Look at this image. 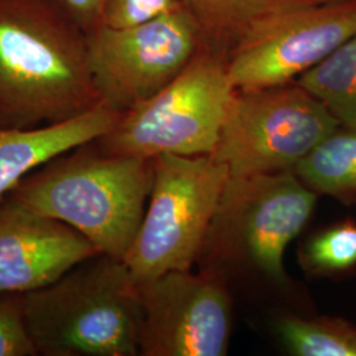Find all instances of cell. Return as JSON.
Wrapping results in <instances>:
<instances>
[{"label":"cell","instance_id":"obj_1","mask_svg":"<svg viewBox=\"0 0 356 356\" xmlns=\"http://www.w3.org/2000/svg\"><path fill=\"white\" fill-rule=\"evenodd\" d=\"M102 103L86 33L51 0H0V128L58 124Z\"/></svg>","mask_w":356,"mask_h":356},{"label":"cell","instance_id":"obj_2","mask_svg":"<svg viewBox=\"0 0 356 356\" xmlns=\"http://www.w3.org/2000/svg\"><path fill=\"white\" fill-rule=\"evenodd\" d=\"M153 176V159L101 152L90 141L38 166L7 195L123 260L140 229Z\"/></svg>","mask_w":356,"mask_h":356},{"label":"cell","instance_id":"obj_3","mask_svg":"<svg viewBox=\"0 0 356 356\" xmlns=\"http://www.w3.org/2000/svg\"><path fill=\"white\" fill-rule=\"evenodd\" d=\"M23 318L41 356L140 355L143 307L123 260L97 254L22 294Z\"/></svg>","mask_w":356,"mask_h":356},{"label":"cell","instance_id":"obj_4","mask_svg":"<svg viewBox=\"0 0 356 356\" xmlns=\"http://www.w3.org/2000/svg\"><path fill=\"white\" fill-rule=\"evenodd\" d=\"M153 163L149 206L123 259L136 285L191 269L229 178L227 165L211 156L164 153Z\"/></svg>","mask_w":356,"mask_h":356},{"label":"cell","instance_id":"obj_5","mask_svg":"<svg viewBox=\"0 0 356 356\" xmlns=\"http://www.w3.org/2000/svg\"><path fill=\"white\" fill-rule=\"evenodd\" d=\"M234 91L226 64L210 53L195 54L164 89L122 113L91 143L101 152L144 159L210 156Z\"/></svg>","mask_w":356,"mask_h":356},{"label":"cell","instance_id":"obj_6","mask_svg":"<svg viewBox=\"0 0 356 356\" xmlns=\"http://www.w3.org/2000/svg\"><path fill=\"white\" fill-rule=\"evenodd\" d=\"M316 201V191L292 169L229 176L201 254L284 284V254L305 227Z\"/></svg>","mask_w":356,"mask_h":356},{"label":"cell","instance_id":"obj_7","mask_svg":"<svg viewBox=\"0 0 356 356\" xmlns=\"http://www.w3.org/2000/svg\"><path fill=\"white\" fill-rule=\"evenodd\" d=\"M339 127L298 83L235 89L210 156L227 165L229 176L288 170Z\"/></svg>","mask_w":356,"mask_h":356},{"label":"cell","instance_id":"obj_8","mask_svg":"<svg viewBox=\"0 0 356 356\" xmlns=\"http://www.w3.org/2000/svg\"><path fill=\"white\" fill-rule=\"evenodd\" d=\"M201 26L182 6L136 26L86 33L91 74L103 102L119 113L149 99L195 56Z\"/></svg>","mask_w":356,"mask_h":356},{"label":"cell","instance_id":"obj_9","mask_svg":"<svg viewBox=\"0 0 356 356\" xmlns=\"http://www.w3.org/2000/svg\"><path fill=\"white\" fill-rule=\"evenodd\" d=\"M356 35V1L297 3L268 13L236 38L227 66L235 89L291 83Z\"/></svg>","mask_w":356,"mask_h":356},{"label":"cell","instance_id":"obj_10","mask_svg":"<svg viewBox=\"0 0 356 356\" xmlns=\"http://www.w3.org/2000/svg\"><path fill=\"white\" fill-rule=\"evenodd\" d=\"M141 307L140 355H226L231 301L214 269L172 270L138 285Z\"/></svg>","mask_w":356,"mask_h":356},{"label":"cell","instance_id":"obj_11","mask_svg":"<svg viewBox=\"0 0 356 356\" xmlns=\"http://www.w3.org/2000/svg\"><path fill=\"white\" fill-rule=\"evenodd\" d=\"M97 247L70 226L0 198V296L26 294L60 279Z\"/></svg>","mask_w":356,"mask_h":356},{"label":"cell","instance_id":"obj_12","mask_svg":"<svg viewBox=\"0 0 356 356\" xmlns=\"http://www.w3.org/2000/svg\"><path fill=\"white\" fill-rule=\"evenodd\" d=\"M120 114L102 103L58 124L33 129L0 128V198L38 166L107 134Z\"/></svg>","mask_w":356,"mask_h":356},{"label":"cell","instance_id":"obj_13","mask_svg":"<svg viewBox=\"0 0 356 356\" xmlns=\"http://www.w3.org/2000/svg\"><path fill=\"white\" fill-rule=\"evenodd\" d=\"M339 128L307 153L292 170L312 191L343 202H355L356 129Z\"/></svg>","mask_w":356,"mask_h":356},{"label":"cell","instance_id":"obj_14","mask_svg":"<svg viewBox=\"0 0 356 356\" xmlns=\"http://www.w3.org/2000/svg\"><path fill=\"white\" fill-rule=\"evenodd\" d=\"M322 103L341 127L356 129V35L296 81Z\"/></svg>","mask_w":356,"mask_h":356},{"label":"cell","instance_id":"obj_15","mask_svg":"<svg viewBox=\"0 0 356 356\" xmlns=\"http://www.w3.org/2000/svg\"><path fill=\"white\" fill-rule=\"evenodd\" d=\"M276 331L297 356H356V326L341 318L284 316Z\"/></svg>","mask_w":356,"mask_h":356},{"label":"cell","instance_id":"obj_16","mask_svg":"<svg viewBox=\"0 0 356 356\" xmlns=\"http://www.w3.org/2000/svg\"><path fill=\"white\" fill-rule=\"evenodd\" d=\"M298 0H184L200 26L222 36H238L268 13L291 7Z\"/></svg>","mask_w":356,"mask_h":356},{"label":"cell","instance_id":"obj_17","mask_svg":"<svg viewBox=\"0 0 356 356\" xmlns=\"http://www.w3.org/2000/svg\"><path fill=\"white\" fill-rule=\"evenodd\" d=\"M306 266L317 272H338L356 264V223L347 220L314 236L306 245Z\"/></svg>","mask_w":356,"mask_h":356},{"label":"cell","instance_id":"obj_18","mask_svg":"<svg viewBox=\"0 0 356 356\" xmlns=\"http://www.w3.org/2000/svg\"><path fill=\"white\" fill-rule=\"evenodd\" d=\"M185 6L184 0H104L99 26H136Z\"/></svg>","mask_w":356,"mask_h":356},{"label":"cell","instance_id":"obj_19","mask_svg":"<svg viewBox=\"0 0 356 356\" xmlns=\"http://www.w3.org/2000/svg\"><path fill=\"white\" fill-rule=\"evenodd\" d=\"M23 318L22 294L0 296V356H36Z\"/></svg>","mask_w":356,"mask_h":356},{"label":"cell","instance_id":"obj_20","mask_svg":"<svg viewBox=\"0 0 356 356\" xmlns=\"http://www.w3.org/2000/svg\"><path fill=\"white\" fill-rule=\"evenodd\" d=\"M85 33L101 24L104 0H51Z\"/></svg>","mask_w":356,"mask_h":356},{"label":"cell","instance_id":"obj_21","mask_svg":"<svg viewBox=\"0 0 356 356\" xmlns=\"http://www.w3.org/2000/svg\"><path fill=\"white\" fill-rule=\"evenodd\" d=\"M305 4H312V6H323V4H339V3H350V1H356V0H298Z\"/></svg>","mask_w":356,"mask_h":356}]
</instances>
